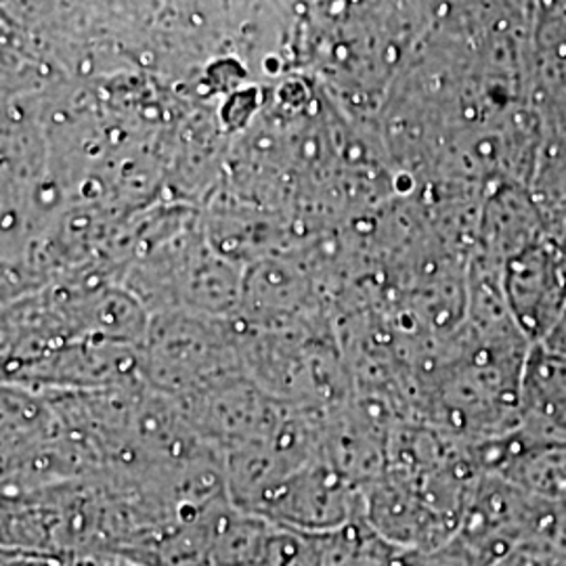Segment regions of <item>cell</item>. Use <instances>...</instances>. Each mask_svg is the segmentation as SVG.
<instances>
[{
  "label": "cell",
  "instance_id": "6da1fadb",
  "mask_svg": "<svg viewBox=\"0 0 566 566\" xmlns=\"http://www.w3.org/2000/svg\"><path fill=\"white\" fill-rule=\"evenodd\" d=\"M507 439L526 449H566V357L544 344L531 350L521 420Z\"/></svg>",
  "mask_w": 566,
  "mask_h": 566
},
{
  "label": "cell",
  "instance_id": "7a4b0ae2",
  "mask_svg": "<svg viewBox=\"0 0 566 566\" xmlns=\"http://www.w3.org/2000/svg\"><path fill=\"white\" fill-rule=\"evenodd\" d=\"M2 566H70V560L46 554H21L2 552Z\"/></svg>",
  "mask_w": 566,
  "mask_h": 566
},
{
  "label": "cell",
  "instance_id": "3957f363",
  "mask_svg": "<svg viewBox=\"0 0 566 566\" xmlns=\"http://www.w3.org/2000/svg\"><path fill=\"white\" fill-rule=\"evenodd\" d=\"M70 566H147L124 558V556H116V554H91V556H76L70 560Z\"/></svg>",
  "mask_w": 566,
  "mask_h": 566
}]
</instances>
